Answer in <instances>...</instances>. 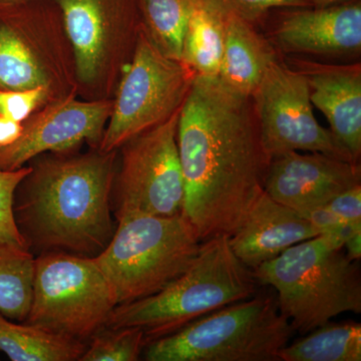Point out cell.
<instances>
[{
    "label": "cell",
    "mask_w": 361,
    "mask_h": 361,
    "mask_svg": "<svg viewBox=\"0 0 361 361\" xmlns=\"http://www.w3.org/2000/svg\"><path fill=\"white\" fill-rule=\"evenodd\" d=\"M182 214L201 242L231 236L264 192L266 153L253 99L218 78L196 77L180 106Z\"/></svg>",
    "instance_id": "cell-1"
},
{
    "label": "cell",
    "mask_w": 361,
    "mask_h": 361,
    "mask_svg": "<svg viewBox=\"0 0 361 361\" xmlns=\"http://www.w3.org/2000/svg\"><path fill=\"white\" fill-rule=\"evenodd\" d=\"M116 155L97 149L30 166L14 193L13 216L32 253L94 257L106 248L116 230L111 219Z\"/></svg>",
    "instance_id": "cell-2"
},
{
    "label": "cell",
    "mask_w": 361,
    "mask_h": 361,
    "mask_svg": "<svg viewBox=\"0 0 361 361\" xmlns=\"http://www.w3.org/2000/svg\"><path fill=\"white\" fill-rule=\"evenodd\" d=\"M258 285L232 251L229 237H213L202 242L192 264L165 288L116 305L104 329L139 327L148 345L213 311L251 298Z\"/></svg>",
    "instance_id": "cell-3"
},
{
    "label": "cell",
    "mask_w": 361,
    "mask_h": 361,
    "mask_svg": "<svg viewBox=\"0 0 361 361\" xmlns=\"http://www.w3.org/2000/svg\"><path fill=\"white\" fill-rule=\"evenodd\" d=\"M360 261L344 244L318 235L252 270L259 284L276 291L278 307L297 334H307L345 312H361Z\"/></svg>",
    "instance_id": "cell-4"
},
{
    "label": "cell",
    "mask_w": 361,
    "mask_h": 361,
    "mask_svg": "<svg viewBox=\"0 0 361 361\" xmlns=\"http://www.w3.org/2000/svg\"><path fill=\"white\" fill-rule=\"evenodd\" d=\"M296 332L276 296L262 293L213 311L145 348L148 361H280Z\"/></svg>",
    "instance_id": "cell-5"
},
{
    "label": "cell",
    "mask_w": 361,
    "mask_h": 361,
    "mask_svg": "<svg viewBox=\"0 0 361 361\" xmlns=\"http://www.w3.org/2000/svg\"><path fill=\"white\" fill-rule=\"evenodd\" d=\"M201 243L182 213L123 216L94 259L118 305L165 288L192 264Z\"/></svg>",
    "instance_id": "cell-6"
},
{
    "label": "cell",
    "mask_w": 361,
    "mask_h": 361,
    "mask_svg": "<svg viewBox=\"0 0 361 361\" xmlns=\"http://www.w3.org/2000/svg\"><path fill=\"white\" fill-rule=\"evenodd\" d=\"M116 300L94 257L49 252L35 258L26 323L89 342L106 327Z\"/></svg>",
    "instance_id": "cell-7"
},
{
    "label": "cell",
    "mask_w": 361,
    "mask_h": 361,
    "mask_svg": "<svg viewBox=\"0 0 361 361\" xmlns=\"http://www.w3.org/2000/svg\"><path fill=\"white\" fill-rule=\"evenodd\" d=\"M195 78L182 61L166 56L141 26L99 151H116L135 135L168 120L180 110Z\"/></svg>",
    "instance_id": "cell-8"
},
{
    "label": "cell",
    "mask_w": 361,
    "mask_h": 361,
    "mask_svg": "<svg viewBox=\"0 0 361 361\" xmlns=\"http://www.w3.org/2000/svg\"><path fill=\"white\" fill-rule=\"evenodd\" d=\"M180 110L121 147L122 163L113 190L116 220L129 215L182 213L184 180L177 145Z\"/></svg>",
    "instance_id": "cell-9"
},
{
    "label": "cell",
    "mask_w": 361,
    "mask_h": 361,
    "mask_svg": "<svg viewBox=\"0 0 361 361\" xmlns=\"http://www.w3.org/2000/svg\"><path fill=\"white\" fill-rule=\"evenodd\" d=\"M261 140L272 157L285 152H307L358 163L313 114L305 78L283 56L272 63L252 94Z\"/></svg>",
    "instance_id": "cell-10"
},
{
    "label": "cell",
    "mask_w": 361,
    "mask_h": 361,
    "mask_svg": "<svg viewBox=\"0 0 361 361\" xmlns=\"http://www.w3.org/2000/svg\"><path fill=\"white\" fill-rule=\"evenodd\" d=\"M264 23L266 37L282 56L360 58V0L329 6L275 9L266 16Z\"/></svg>",
    "instance_id": "cell-11"
},
{
    "label": "cell",
    "mask_w": 361,
    "mask_h": 361,
    "mask_svg": "<svg viewBox=\"0 0 361 361\" xmlns=\"http://www.w3.org/2000/svg\"><path fill=\"white\" fill-rule=\"evenodd\" d=\"M113 102H80L66 97L23 123L18 139L0 147V170H18L42 154L63 153L80 142L99 145Z\"/></svg>",
    "instance_id": "cell-12"
},
{
    "label": "cell",
    "mask_w": 361,
    "mask_h": 361,
    "mask_svg": "<svg viewBox=\"0 0 361 361\" xmlns=\"http://www.w3.org/2000/svg\"><path fill=\"white\" fill-rule=\"evenodd\" d=\"M357 185H361L360 163L290 151L271 158L264 191L275 201L303 214L326 205Z\"/></svg>",
    "instance_id": "cell-13"
},
{
    "label": "cell",
    "mask_w": 361,
    "mask_h": 361,
    "mask_svg": "<svg viewBox=\"0 0 361 361\" xmlns=\"http://www.w3.org/2000/svg\"><path fill=\"white\" fill-rule=\"evenodd\" d=\"M305 78L311 104L329 123V130L353 158L361 156V65L323 63L305 56H283Z\"/></svg>",
    "instance_id": "cell-14"
},
{
    "label": "cell",
    "mask_w": 361,
    "mask_h": 361,
    "mask_svg": "<svg viewBox=\"0 0 361 361\" xmlns=\"http://www.w3.org/2000/svg\"><path fill=\"white\" fill-rule=\"evenodd\" d=\"M318 235L310 221L264 191L229 237V243L237 258L254 270L290 247Z\"/></svg>",
    "instance_id": "cell-15"
},
{
    "label": "cell",
    "mask_w": 361,
    "mask_h": 361,
    "mask_svg": "<svg viewBox=\"0 0 361 361\" xmlns=\"http://www.w3.org/2000/svg\"><path fill=\"white\" fill-rule=\"evenodd\" d=\"M280 56L257 26L228 11L224 52L218 75L222 84L252 97L266 71Z\"/></svg>",
    "instance_id": "cell-16"
},
{
    "label": "cell",
    "mask_w": 361,
    "mask_h": 361,
    "mask_svg": "<svg viewBox=\"0 0 361 361\" xmlns=\"http://www.w3.org/2000/svg\"><path fill=\"white\" fill-rule=\"evenodd\" d=\"M73 45L78 77L90 84L103 68L110 32V0H56Z\"/></svg>",
    "instance_id": "cell-17"
},
{
    "label": "cell",
    "mask_w": 361,
    "mask_h": 361,
    "mask_svg": "<svg viewBox=\"0 0 361 361\" xmlns=\"http://www.w3.org/2000/svg\"><path fill=\"white\" fill-rule=\"evenodd\" d=\"M228 11L216 0H196L183 40L180 61L195 77L218 78Z\"/></svg>",
    "instance_id": "cell-18"
},
{
    "label": "cell",
    "mask_w": 361,
    "mask_h": 361,
    "mask_svg": "<svg viewBox=\"0 0 361 361\" xmlns=\"http://www.w3.org/2000/svg\"><path fill=\"white\" fill-rule=\"evenodd\" d=\"M87 342L54 334L0 313V351L13 361H80Z\"/></svg>",
    "instance_id": "cell-19"
},
{
    "label": "cell",
    "mask_w": 361,
    "mask_h": 361,
    "mask_svg": "<svg viewBox=\"0 0 361 361\" xmlns=\"http://www.w3.org/2000/svg\"><path fill=\"white\" fill-rule=\"evenodd\" d=\"M287 344L280 361H360L361 324L329 322Z\"/></svg>",
    "instance_id": "cell-20"
},
{
    "label": "cell",
    "mask_w": 361,
    "mask_h": 361,
    "mask_svg": "<svg viewBox=\"0 0 361 361\" xmlns=\"http://www.w3.org/2000/svg\"><path fill=\"white\" fill-rule=\"evenodd\" d=\"M35 258L27 247L0 242V313L13 322L27 317Z\"/></svg>",
    "instance_id": "cell-21"
},
{
    "label": "cell",
    "mask_w": 361,
    "mask_h": 361,
    "mask_svg": "<svg viewBox=\"0 0 361 361\" xmlns=\"http://www.w3.org/2000/svg\"><path fill=\"white\" fill-rule=\"evenodd\" d=\"M142 27L168 58L180 61L183 40L196 0H135Z\"/></svg>",
    "instance_id": "cell-22"
},
{
    "label": "cell",
    "mask_w": 361,
    "mask_h": 361,
    "mask_svg": "<svg viewBox=\"0 0 361 361\" xmlns=\"http://www.w3.org/2000/svg\"><path fill=\"white\" fill-rule=\"evenodd\" d=\"M49 87V78L11 18L0 13V90Z\"/></svg>",
    "instance_id": "cell-23"
},
{
    "label": "cell",
    "mask_w": 361,
    "mask_h": 361,
    "mask_svg": "<svg viewBox=\"0 0 361 361\" xmlns=\"http://www.w3.org/2000/svg\"><path fill=\"white\" fill-rule=\"evenodd\" d=\"M146 345L139 327L104 329L87 342L80 361H137Z\"/></svg>",
    "instance_id": "cell-24"
},
{
    "label": "cell",
    "mask_w": 361,
    "mask_h": 361,
    "mask_svg": "<svg viewBox=\"0 0 361 361\" xmlns=\"http://www.w3.org/2000/svg\"><path fill=\"white\" fill-rule=\"evenodd\" d=\"M30 169V166H23L18 170H0V242L26 247L14 220L13 198L16 188Z\"/></svg>",
    "instance_id": "cell-25"
},
{
    "label": "cell",
    "mask_w": 361,
    "mask_h": 361,
    "mask_svg": "<svg viewBox=\"0 0 361 361\" xmlns=\"http://www.w3.org/2000/svg\"><path fill=\"white\" fill-rule=\"evenodd\" d=\"M49 87L28 90H0V115L14 122L23 123L44 103Z\"/></svg>",
    "instance_id": "cell-26"
},
{
    "label": "cell",
    "mask_w": 361,
    "mask_h": 361,
    "mask_svg": "<svg viewBox=\"0 0 361 361\" xmlns=\"http://www.w3.org/2000/svg\"><path fill=\"white\" fill-rule=\"evenodd\" d=\"M230 13L258 26L275 9L312 6L308 0H216Z\"/></svg>",
    "instance_id": "cell-27"
},
{
    "label": "cell",
    "mask_w": 361,
    "mask_h": 361,
    "mask_svg": "<svg viewBox=\"0 0 361 361\" xmlns=\"http://www.w3.org/2000/svg\"><path fill=\"white\" fill-rule=\"evenodd\" d=\"M325 206L349 224L361 226V185L337 195Z\"/></svg>",
    "instance_id": "cell-28"
},
{
    "label": "cell",
    "mask_w": 361,
    "mask_h": 361,
    "mask_svg": "<svg viewBox=\"0 0 361 361\" xmlns=\"http://www.w3.org/2000/svg\"><path fill=\"white\" fill-rule=\"evenodd\" d=\"M21 130H23V123L14 122L0 115V147L13 144L20 137Z\"/></svg>",
    "instance_id": "cell-29"
},
{
    "label": "cell",
    "mask_w": 361,
    "mask_h": 361,
    "mask_svg": "<svg viewBox=\"0 0 361 361\" xmlns=\"http://www.w3.org/2000/svg\"><path fill=\"white\" fill-rule=\"evenodd\" d=\"M344 251L349 258L360 261L361 258V232L349 237L344 243Z\"/></svg>",
    "instance_id": "cell-30"
},
{
    "label": "cell",
    "mask_w": 361,
    "mask_h": 361,
    "mask_svg": "<svg viewBox=\"0 0 361 361\" xmlns=\"http://www.w3.org/2000/svg\"><path fill=\"white\" fill-rule=\"evenodd\" d=\"M30 1H32V0H0V13L13 8V7L27 4Z\"/></svg>",
    "instance_id": "cell-31"
},
{
    "label": "cell",
    "mask_w": 361,
    "mask_h": 361,
    "mask_svg": "<svg viewBox=\"0 0 361 361\" xmlns=\"http://www.w3.org/2000/svg\"><path fill=\"white\" fill-rule=\"evenodd\" d=\"M312 6H329L334 4H342L348 0H308Z\"/></svg>",
    "instance_id": "cell-32"
}]
</instances>
